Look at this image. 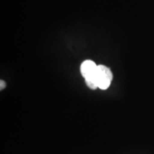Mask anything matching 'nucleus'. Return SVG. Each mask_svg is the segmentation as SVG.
I'll use <instances>...</instances> for the list:
<instances>
[{"instance_id":"3","label":"nucleus","mask_w":154,"mask_h":154,"mask_svg":"<svg viewBox=\"0 0 154 154\" xmlns=\"http://www.w3.org/2000/svg\"><path fill=\"white\" fill-rule=\"evenodd\" d=\"M5 86H6V83L2 80L0 81V89L1 90L4 89V88H5Z\"/></svg>"},{"instance_id":"1","label":"nucleus","mask_w":154,"mask_h":154,"mask_svg":"<svg viewBox=\"0 0 154 154\" xmlns=\"http://www.w3.org/2000/svg\"><path fill=\"white\" fill-rule=\"evenodd\" d=\"M97 65L93 61L86 60L81 65V73L85 79L86 86L91 89H96L98 88L95 80V73Z\"/></svg>"},{"instance_id":"2","label":"nucleus","mask_w":154,"mask_h":154,"mask_svg":"<svg viewBox=\"0 0 154 154\" xmlns=\"http://www.w3.org/2000/svg\"><path fill=\"white\" fill-rule=\"evenodd\" d=\"M113 79V74L110 69L104 65H99L95 73V80L98 88L106 90L110 86Z\"/></svg>"}]
</instances>
